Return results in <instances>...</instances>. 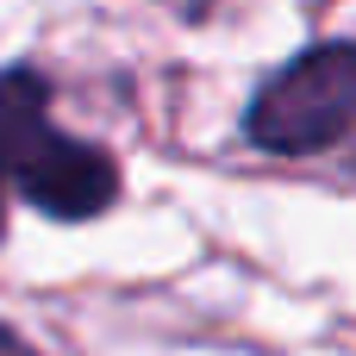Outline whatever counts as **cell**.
<instances>
[{"instance_id":"cell-1","label":"cell","mask_w":356,"mask_h":356,"mask_svg":"<svg viewBox=\"0 0 356 356\" xmlns=\"http://www.w3.org/2000/svg\"><path fill=\"white\" fill-rule=\"evenodd\" d=\"M0 175L44 219H69V225L119 200V163L50 119V88L31 69L0 75Z\"/></svg>"},{"instance_id":"cell-2","label":"cell","mask_w":356,"mask_h":356,"mask_svg":"<svg viewBox=\"0 0 356 356\" xmlns=\"http://www.w3.org/2000/svg\"><path fill=\"white\" fill-rule=\"evenodd\" d=\"M244 131L269 156H313L356 131V44H313L307 56L275 69L257 88Z\"/></svg>"},{"instance_id":"cell-3","label":"cell","mask_w":356,"mask_h":356,"mask_svg":"<svg viewBox=\"0 0 356 356\" xmlns=\"http://www.w3.org/2000/svg\"><path fill=\"white\" fill-rule=\"evenodd\" d=\"M0 356H38V350H31V344H25L13 325H0Z\"/></svg>"},{"instance_id":"cell-4","label":"cell","mask_w":356,"mask_h":356,"mask_svg":"<svg viewBox=\"0 0 356 356\" xmlns=\"http://www.w3.org/2000/svg\"><path fill=\"white\" fill-rule=\"evenodd\" d=\"M0 181H6V175H0ZM0 225H6V200H0Z\"/></svg>"}]
</instances>
